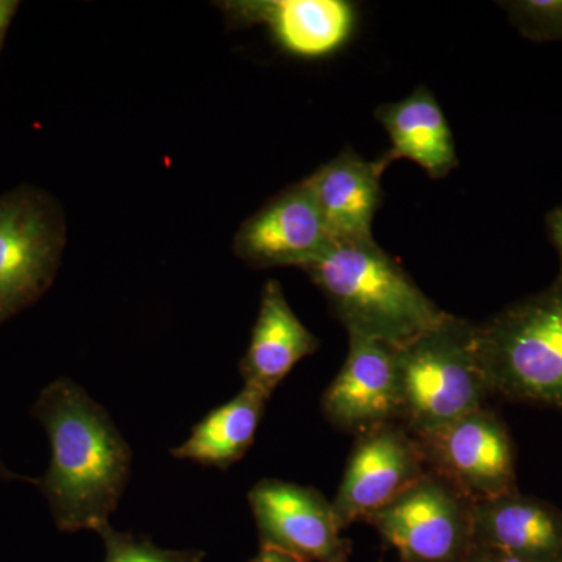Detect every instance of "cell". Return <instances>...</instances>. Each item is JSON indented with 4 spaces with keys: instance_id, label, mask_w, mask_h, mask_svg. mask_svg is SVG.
I'll return each mask as SVG.
<instances>
[{
    "instance_id": "15",
    "label": "cell",
    "mask_w": 562,
    "mask_h": 562,
    "mask_svg": "<svg viewBox=\"0 0 562 562\" xmlns=\"http://www.w3.org/2000/svg\"><path fill=\"white\" fill-rule=\"evenodd\" d=\"M319 344L292 312L279 281H266L249 347L239 362L244 386L271 398L294 366L319 349Z\"/></svg>"
},
{
    "instance_id": "19",
    "label": "cell",
    "mask_w": 562,
    "mask_h": 562,
    "mask_svg": "<svg viewBox=\"0 0 562 562\" xmlns=\"http://www.w3.org/2000/svg\"><path fill=\"white\" fill-rule=\"evenodd\" d=\"M501 5L527 38L539 43L562 40V0H520Z\"/></svg>"
},
{
    "instance_id": "14",
    "label": "cell",
    "mask_w": 562,
    "mask_h": 562,
    "mask_svg": "<svg viewBox=\"0 0 562 562\" xmlns=\"http://www.w3.org/2000/svg\"><path fill=\"white\" fill-rule=\"evenodd\" d=\"M475 542L525 562H562V509L519 491L473 503Z\"/></svg>"
},
{
    "instance_id": "23",
    "label": "cell",
    "mask_w": 562,
    "mask_h": 562,
    "mask_svg": "<svg viewBox=\"0 0 562 562\" xmlns=\"http://www.w3.org/2000/svg\"><path fill=\"white\" fill-rule=\"evenodd\" d=\"M249 562H297L291 560L286 554H281L279 552H273V550H262L258 554H255L254 558Z\"/></svg>"
},
{
    "instance_id": "12",
    "label": "cell",
    "mask_w": 562,
    "mask_h": 562,
    "mask_svg": "<svg viewBox=\"0 0 562 562\" xmlns=\"http://www.w3.org/2000/svg\"><path fill=\"white\" fill-rule=\"evenodd\" d=\"M57 244L49 217L35 203L0 202V319L49 286Z\"/></svg>"
},
{
    "instance_id": "2",
    "label": "cell",
    "mask_w": 562,
    "mask_h": 562,
    "mask_svg": "<svg viewBox=\"0 0 562 562\" xmlns=\"http://www.w3.org/2000/svg\"><path fill=\"white\" fill-rule=\"evenodd\" d=\"M302 271L319 288L349 336L398 347L446 313L375 239L336 241Z\"/></svg>"
},
{
    "instance_id": "1",
    "label": "cell",
    "mask_w": 562,
    "mask_h": 562,
    "mask_svg": "<svg viewBox=\"0 0 562 562\" xmlns=\"http://www.w3.org/2000/svg\"><path fill=\"white\" fill-rule=\"evenodd\" d=\"M32 416L49 439V468L33 484L52 519L61 532H98L131 482V446L105 408L69 379L47 384Z\"/></svg>"
},
{
    "instance_id": "10",
    "label": "cell",
    "mask_w": 562,
    "mask_h": 562,
    "mask_svg": "<svg viewBox=\"0 0 562 562\" xmlns=\"http://www.w3.org/2000/svg\"><path fill=\"white\" fill-rule=\"evenodd\" d=\"M322 413L336 430L357 436L398 422L395 347L349 336V353L341 371L324 392Z\"/></svg>"
},
{
    "instance_id": "21",
    "label": "cell",
    "mask_w": 562,
    "mask_h": 562,
    "mask_svg": "<svg viewBox=\"0 0 562 562\" xmlns=\"http://www.w3.org/2000/svg\"><path fill=\"white\" fill-rule=\"evenodd\" d=\"M468 562H525L517 560L512 554L502 552V550L492 549V547L483 546V543L475 542L471 557Z\"/></svg>"
},
{
    "instance_id": "11",
    "label": "cell",
    "mask_w": 562,
    "mask_h": 562,
    "mask_svg": "<svg viewBox=\"0 0 562 562\" xmlns=\"http://www.w3.org/2000/svg\"><path fill=\"white\" fill-rule=\"evenodd\" d=\"M236 24H261L273 43L299 58H327L353 38L358 9L347 0H241L224 3Z\"/></svg>"
},
{
    "instance_id": "9",
    "label": "cell",
    "mask_w": 562,
    "mask_h": 562,
    "mask_svg": "<svg viewBox=\"0 0 562 562\" xmlns=\"http://www.w3.org/2000/svg\"><path fill=\"white\" fill-rule=\"evenodd\" d=\"M327 222L306 184H294L244 222L235 254L254 268H305L335 246Z\"/></svg>"
},
{
    "instance_id": "22",
    "label": "cell",
    "mask_w": 562,
    "mask_h": 562,
    "mask_svg": "<svg viewBox=\"0 0 562 562\" xmlns=\"http://www.w3.org/2000/svg\"><path fill=\"white\" fill-rule=\"evenodd\" d=\"M16 2L0 0V43H2L3 35H5L7 27L10 25L11 18H13L14 10H16Z\"/></svg>"
},
{
    "instance_id": "6",
    "label": "cell",
    "mask_w": 562,
    "mask_h": 562,
    "mask_svg": "<svg viewBox=\"0 0 562 562\" xmlns=\"http://www.w3.org/2000/svg\"><path fill=\"white\" fill-rule=\"evenodd\" d=\"M428 471L473 503L517 491L516 452L505 422L484 408L414 436Z\"/></svg>"
},
{
    "instance_id": "5",
    "label": "cell",
    "mask_w": 562,
    "mask_h": 562,
    "mask_svg": "<svg viewBox=\"0 0 562 562\" xmlns=\"http://www.w3.org/2000/svg\"><path fill=\"white\" fill-rule=\"evenodd\" d=\"M366 522L401 562H468L475 547L473 502L430 471Z\"/></svg>"
},
{
    "instance_id": "24",
    "label": "cell",
    "mask_w": 562,
    "mask_h": 562,
    "mask_svg": "<svg viewBox=\"0 0 562 562\" xmlns=\"http://www.w3.org/2000/svg\"><path fill=\"white\" fill-rule=\"evenodd\" d=\"M13 480H29L27 476H22L20 473L11 471L9 465L0 458V482H13Z\"/></svg>"
},
{
    "instance_id": "20",
    "label": "cell",
    "mask_w": 562,
    "mask_h": 562,
    "mask_svg": "<svg viewBox=\"0 0 562 562\" xmlns=\"http://www.w3.org/2000/svg\"><path fill=\"white\" fill-rule=\"evenodd\" d=\"M546 224L550 241L560 255V276H558V279L562 280V205L547 214Z\"/></svg>"
},
{
    "instance_id": "4",
    "label": "cell",
    "mask_w": 562,
    "mask_h": 562,
    "mask_svg": "<svg viewBox=\"0 0 562 562\" xmlns=\"http://www.w3.org/2000/svg\"><path fill=\"white\" fill-rule=\"evenodd\" d=\"M491 395L562 413V280L476 327Z\"/></svg>"
},
{
    "instance_id": "13",
    "label": "cell",
    "mask_w": 562,
    "mask_h": 562,
    "mask_svg": "<svg viewBox=\"0 0 562 562\" xmlns=\"http://www.w3.org/2000/svg\"><path fill=\"white\" fill-rule=\"evenodd\" d=\"M383 157L368 161L347 147L303 180L335 241L373 239L372 222L382 202Z\"/></svg>"
},
{
    "instance_id": "16",
    "label": "cell",
    "mask_w": 562,
    "mask_h": 562,
    "mask_svg": "<svg viewBox=\"0 0 562 562\" xmlns=\"http://www.w3.org/2000/svg\"><path fill=\"white\" fill-rule=\"evenodd\" d=\"M375 117L391 139V150L383 155L387 165L414 161L432 180H441L458 168L452 131L428 88H416L401 102L380 105Z\"/></svg>"
},
{
    "instance_id": "8",
    "label": "cell",
    "mask_w": 562,
    "mask_h": 562,
    "mask_svg": "<svg viewBox=\"0 0 562 562\" xmlns=\"http://www.w3.org/2000/svg\"><path fill=\"white\" fill-rule=\"evenodd\" d=\"M427 472L419 442L401 422L361 432L331 502L339 527L366 522Z\"/></svg>"
},
{
    "instance_id": "17",
    "label": "cell",
    "mask_w": 562,
    "mask_h": 562,
    "mask_svg": "<svg viewBox=\"0 0 562 562\" xmlns=\"http://www.w3.org/2000/svg\"><path fill=\"white\" fill-rule=\"evenodd\" d=\"M268 401L261 392L243 386L232 401L206 414L187 441L171 449L172 458L227 471L249 452Z\"/></svg>"
},
{
    "instance_id": "18",
    "label": "cell",
    "mask_w": 562,
    "mask_h": 562,
    "mask_svg": "<svg viewBox=\"0 0 562 562\" xmlns=\"http://www.w3.org/2000/svg\"><path fill=\"white\" fill-rule=\"evenodd\" d=\"M105 547L103 562H205L201 550H171L155 546L150 539L120 531L111 524L98 531Z\"/></svg>"
},
{
    "instance_id": "3",
    "label": "cell",
    "mask_w": 562,
    "mask_h": 562,
    "mask_svg": "<svg viewBox=\"0 0 562 562\" xmlns=\"http://www.w3.org/2000/svg\"><path fill=\"white\" fill-rule=\"evenodd\" d=\"M476 327L443 313L428 330L395 347L398 422L413 436L438 430L486 406L491 390L480 360Z\"/></svg>"
},
{
    "instance_id": "7",
    "label": "cell",
    "mask_w": 562,
    "mask_h": 562,
    "mask_svg": "<svg viewBox=\"0 0 562 562\" xmlns=\"http://www.w3.org/2000/svg\"><path fill=\"white\" fill-rule=\"evenodd\" d=\"M251 516L262 550L297 562H349L351 542L328 502L312 486L262 479L251 487Z\"/></svg>"
}]
</instances>
